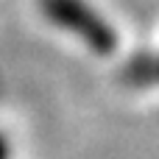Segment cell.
Segmentation results:
<instances>
[{
	"label": "cell",
	"instance_id": "1",
	"mask_svg": "<svg viewBox=\"0 0 159 159\" xmlns=\"http://www.w3.org/2000/svg\"><path fill=\"white\" fill-rule=\"evenodd\" d=\"M45 8L59 25H64V28L75 31L78 36H84L95 50L106 53V50L115 48L112 28L103 20H98L84 3H78V0H45Z\"/></svg>",
	"mask_w": 159,
	"mask_h": 159
},
{
	"label": "cell",
	"instance_id": "2",
	"mask_svg": "<svg viewBox=\"0 0 159 159\" xmlns=\"http://www.w3.org/2000/svg\"><path fill=\"white\" fill-rule=\"evenodd\" d=\"M0 159H8V148H6V143H3V137H0Z\"/></svg>",
	"mask_w": 159,
	"mask_h": 159
}]
</instances>
